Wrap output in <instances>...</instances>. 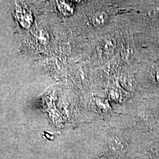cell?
I'll return each mask as SVG.
<instances>
[{"label":"cell","mask_w":159,"mask_h":159,"mask_svg":"<svg viewBox=\"0 0 159 159\" xmlns=\"http://www.w3.org/2000/svg\"><path fill=\"white\" fill-rule=\"evenodd\" d=\"M100 47L103 54L111 56L116 47V41L113 37H106L101 42Z\"/></svg>","instance_id":"obj_1"},{"label":"cell","mask_w":159,"mask_h":159,"mask_svg":"<svg viewBox=\"0 0 159 159\" xmlns=\"http://www.w3.org/2000/svg\"><path fill=\"white\" fill-rule=\"evenodd\" d=\"M108 15L105 11L96 12L91 17V23L95 27H100L105 24L108 20Z\"/></svg>","instance_id":"obj_2"},{"label":"cell","mask_w":159,"mask_h":159,"mask_svg":"<svg viewBox=\"0 0 159 159\" xmlns=\"http://www.w3.org/2000/svg\"><path fill=\"white\" fill-rule=\"evenodd\" d=\"M156 80L157 82L159 83V70H158L156 73Z\"/></svg>","instance_id":"obj_3"}]
</instances>
